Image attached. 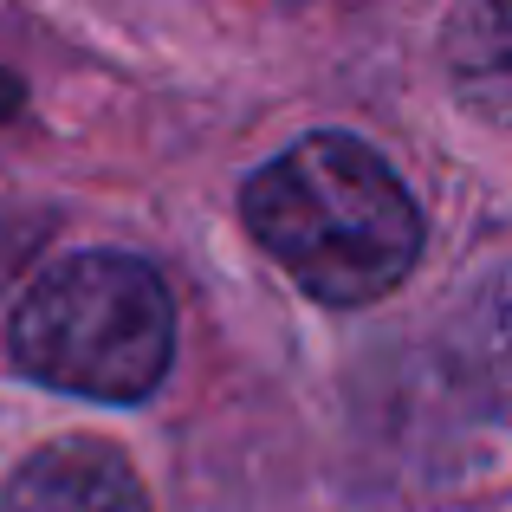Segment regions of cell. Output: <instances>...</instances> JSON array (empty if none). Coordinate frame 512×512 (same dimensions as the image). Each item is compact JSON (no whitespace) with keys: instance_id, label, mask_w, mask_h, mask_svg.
Wrapping results in <instances>:
<instances>
[{"instance_id":"cell-1","label":"cell","mask_w":512,"mask_h":512,"mask_svg":"<svg viewBox=\"0 0 512 512\" xmlns=\"http://www.w3.org/2000/svg\"><path fill=\"white\" fill-rule=\"evenodd\" d=\"M247 227L312 299L370 305L422 260V208L402 175L344 130L292 143L240 195Z\"/></svg>"},{"instance_id":"cell-2","label":"cell","mask_w":512,"mask_h":512,"mask_svg":"<svg viewBox=\"0 0 512 512\" xmlns=\"http://www.w3.org/2000/svg\"><path fill=\"white\" fill-rule=\"evenodd\" d=\"M26 376L91 402H143L169 370L175 312L163 279L130 253H72L46 266L7 318Z\"/></svg>"},{"instance_id":"cell-3","label":"cell","mask_w":512,"mask_h":512,"mask_svg":"<svg viewBox=\"0 0 512 512\" xmlns=\"http://www.w3.org/2000/svg\"><path fill=\"white\" fill-rule=\"evenodd\" d=\"M0 512H150V500L124 454L98 441H59L0 487Z\"/></svg>"},{"instance_id":"cell-4","label":"cell","mask_w":512,"mask_h":512,"mask_svg":"<svg viewBox=\"0 0 512 512\" xmlns=\"http://www.w3.org/2000/svg\"><path fill=\"white\" fill-rule=\"evenodd\" d=\"M448 85L474 117L512 130V0H454L441 26Z\"/></svg>"}]
</instances>
